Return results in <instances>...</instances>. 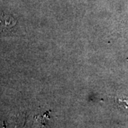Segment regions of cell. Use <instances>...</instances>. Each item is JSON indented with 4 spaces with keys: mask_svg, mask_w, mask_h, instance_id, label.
<instances>
[{
    "mask_svg": "<svg viewBox=\"0 0 128 128\" xmlns=\"http://www.w3.org/2000/svg\"><path fill=\"white\" fill-rule=\"evenodd\" d=\"M16 24V20L9 15L0 11V33L9 31Z\"/></svg>",
    "mask_w": 128,
    "mask_h": 128,
    "instance_id": "6da1fadb",
    "label": "cell"
},
{
    "mask_svg": "<svg viewBox=\"0 0 128 128\" xmlns=\"http://www.w3.org/2000/svg\"><path fill=\"white\" fill-rule=\"evenodd\" d=\"M114 102L118 107L128 111V93H120L114 98Z\"/></svg>",
    "mask_w": 128,
    "mask_h": 128,
    "instance_id": "7a4b0ae2",
    "label": "cell"
}]
</instances>
